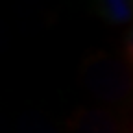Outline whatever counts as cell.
Masks as SVG:
<instances>
[{
  "label": "cell",
  "instance_id": "1",
  "mask_svg": "<svg viewBox=\"0 0 133 133\" xmlns=\"http://www.w3.org/2000/svg\"><path fill=\"white\" fill-rule=\"evenodd\" d=\"M79 81L89 94L104 102H122L133 89L128 63L104 50L85 56L79 65Z\"/></svg>",
  "mask_w": 133,
  "mask_h": 133
},
{
  "label": "cell",
  "instance_id": "2",
  "mask_svg": "<svg viewBox=\"0 0 133 133\" xmlns=\"http://www.w3.org/2000/svg\"><path fill=\"white\" fill-rule=\"evenodd\" d=\"M69 133H120L116 116L105 107H78L69 122Z\"/></svg>",
  "mask_w": 133,
  "mask_h": 133
},
{
  "label": "cell",
  "instance_id": "3",
  "mask_svg": "<svg viewBox=\"0 0 133 133\" xmlns=\"http://www.w3.org/2000/svg\"><path fill=\"white\" fill-rule=\"evenodd\" d=\"M96 13L105 24H129L133 21V0H104L96 4Z\"/></svg>",
  "mask_w": 133,
  "mask_h": 133
},
{
  "label": "cell",
  "instance_id": "4",
  "mask_svg": "<svg viewBox=\"0 0 133 133\" xmlns=\"http://www.w3.org/2000/svg\"><path fill=\"white\" fill-rule=\"evenodd\" d=\"M15 133H61L52 122H48L39 113H28L21 116Z\"/></svg>",
  "mask_w": 133,
  "mask_h": 133
},
{
  "label": "cell",
  "instance_id": "5",
  "mask_svg": "<svg viewBox=\"0 0 133 133\" xmlns=\"http://www.w3.org/2000/svg\"><path fill=\"white\" fill-rule=\"evenodd\" d=\"M124 61L128 66H133V26L124 35Z\"/></svg>",
  "mask_w": 133,
  "mask_h": 133
}]
</instances>
